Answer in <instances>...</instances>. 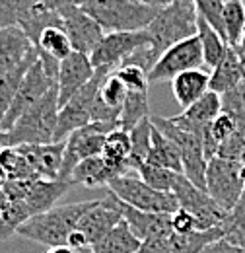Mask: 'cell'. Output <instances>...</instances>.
<instances>
[{
  "label": "cell",
  "instance_id": "6da1fadb",
  "mask_svg": "<svg viewBox=\"0 0 245 253\" xmlns=\"http://www.w3.org/2000/svg\"><path fill=\"white\" fill-rule=\"evenodd\" d=\"M59 90L57 84L43 95L30 111H26L12 128L0 132V144L18 148L26 144H51L55 142V128L59 119Z\"/></svg>",
  "mask_w": 245,
  "mask_h": 253
},
{
  "label": "cell",
  "instance_id": "7a4b0ae2",
  "mask_svg": "<svg viewBox=\"0 0 245 253\" xmlns=\"http://www.w3.org/2000/svg\"><path fill=\"white\" fill-rule=\"evenodd\" d=\"M97 201L61 205V207H53L45 212L33 214L18 226L16 234H20L22 238L31 240V242L43 244L47 248L66 246L70 232L78 228L80 220L97 205Z\"/></svg>",
  "mask_w": 245,
  "mask_h": 253
},
{
  "label": "cell",
  "instance_id": "3957f363",
  "mask_svg": "<svg viewBox=\"0 0 245 253\" xmlns=\"http://www.w3.org/2000/svg\"><path fill=\"white\" fill-rule=\"evenodd\" d=\"M146 30L152 37V49L158 57L171 45L195 37L199 32V14L193 0H177L160 8Z\"/></svg>",
  "mask_w": 245,
  "mask_h": 253
},
{
  "label": "cell",
  "instance_id": "277c9868",
  "mask_svg": "<svg viewBox=\"0 0 245 253\" xmlns=\"http://www.w3.org/2000/svg\"><path fill=\"white\" fill-rule=\"evenodd\" d=\"M80 8H84L105 33L146 30L160 10L140 0H92Z\"/></svg>",
  "mask_w": 245,
  "mask_h": 253
},
{
  "label": "cell",
  "instance_id": "5b68a950",
  "mask_svg": "<svg viewBox=\"0 0 245 253\" xmlns=\"http://www.w3.org/2000/svg\"><path fill=\"white\" fill-rule=\"evenodd\" d=\"M107 189L111 191L121 203L128 205V207H134L138 211L173 214L179 209L175 193L156 191L148 183H144L140 177H134L130 173L111 179L107 183Z\"/></svg>",
  "mask_w": 245,
  "mask_h": 253
},
{
  "label": "cell",
  "instance_id": "8992f818",
  "mask_svg": "<svg viewBox=\"0 0 245 253\" xmlns=\"http://www.w3.org/2000/svg\"><path fill=\"white\" fill-rule=\"evenodd\" d=\"M154 126H158L165 136H169L181 150V162H183V175L201 189H206V166L208 160L204 156L203 148V136L183 130L167 117H154Z\"/></svg>",
  "mask_w": 245,
  "mask_h": 253
},
{
  "label": "cell",
  "instance_id": "52a82bcc",
  "mask_svg": "<svg viewBox=\"0 0 245 253\" xmlns=\"http://www.w3.org/2000/svg\"><path fill=\"white\" fill-rule=\"evenodd\" d=\"M119 126L109 125V123H88L86 126L76 128L66 140H64V158H62L61 181H70V175L74 168L86 158L99 156L105 146V138L111 130Z\"/></svg>",
  "mask_w": 245,
  "mask_h": 253
},
{
  "label": "cell",
  "instance_id": "ba28073f",
  "mask_svg": "<svg viewBox=\"0 0 245 253\" xmlns=\"http://www.w3.org/2000/svg\"><path fill=\"white\" fill-rule=\"evenodd\" d=\"M109 74L111 72L97 68L92 80L59 109V119H57V128H55V142L66 140L76 128L86 126L92 121V103Z\"/></svg>",
  "mask_w": 245,
  "mask_h": 253
},
{
  "label": "cell",
  "instance_id": "9c48e42d",
  "mask_svg": "<svg viewBox=\"0 0 245 253\" xmlns=\"http://www.w3.org/2000/svg\"><path fill=\"white\" fill-rule=\"evenodd\" d=\"M148 43H152L148 30L105 33L101 37V41L97 43V47L92 51L90 61L95 70L101 68V70H107L113 74L136 49H140Z\"/></svg>",
  "mask_w": 245,
  "mask_h": 253
},
{
  "label": "cell",
  "instance_id": "30bf717a",
  "mask_svg": "<svg viewBox=\"0 0 245 253\" xmlns=\"http://www.w3.org/2000/svg\"><path fill=\"white\" fill-rule=\"evenodd\" d=\"M203 64H204L203 47H201L199 37L195 35V37H189V39L171 45L169 49L162 53V57L156 61L152 70L148 72V82L150 84L171 82L177 74L193 70V68H201Z\"/></svg>",
  "mask_w": 245,
  "mask_h": 253
},
{
  "label": "cell",
  "instance_id": "8fae6325",
  "mask_svg": "<svg viewBox=\"0 0 245 253\" xmlns=\"http://www.w3.org/2000/svg\"><path fill=\"white\" fill-rule=\"evenodd\" d=\"M245 185L242 181V164L234 160L212 158L206 166V193L228 212L240 201Z\"/></svg>",
  "mask_w": 245,
  "mask_h": 253
},
{
  "label": "cell",
  "instance_id": "7c38bea8",
  "mask_svg": "<svg viewBox=\"0 0 245 253\" xmlns=\"http://www.w3.org/2000/svg\"><path fill=\"white\" fill-rule=\"evenodd\" d=\"M55 84H57V80L47 72V68L43 66V63L39 61V55H37V61L31 64L30 70L26 72V76H24L20 88H18V94H16L10 109H8V113H6V117H4V121H2V125H0V132L12 128V125L26 111H30L31 107L47 94Z\"/></svg>",
  "mask_w": 245,
  "mask_h": 253
},
{
  "label": "cell",
  "instance_id": "4fadbf2b",
  "mask_svg": "<svg viewBox=\"0 0 245 253\" xmlns=\"http://www.w3.org/2000/svg\"><path fill=\"white\" fill-rule=\"evenodd\" d=\"M173 193L177 197L179 207L189 211L197 218L199 230L220 228V224L226 218V211L206 193V189H201L195 183H191L183 173L177 175Z\"/></svg>",
  "mask_w": 245,
  "mask_h": 253
},
{
  "label": "cell",
  "instance_id": "5bb4252c",
  "mask_svg": "<svg viewBox=\"0 0 245 253\" xmlns=\"http://www.w3.org/2000/svg\"><path fill=\"white\" fill-rule=\"evenodd\" d=\"M62 18V28L68 35L72 49L84 55H92L105 32L92 16L80 6H62L59 8Z\"/></svg>",
  "mask_w": 245,
  "mask_h": 253
},
{
  "label": "cell",
  "instance_id": "9a60e30c",
  "mask_svg": "<svg viewBox=\"0 0 245 253\" xmlns=\"http://www.w3.org/2000/svg\"><path fill=\"white\" fill-rule=\"evenodd\" d=\"M95 74L90 55L72 51L66 59L59 63L57 74V90H59V105H64L72 95H76Z\"/></svg>",
  "mask_w": 245,
  "mask_h": 253
},
{
  "label": "cell",
  "instance_id": "2e32d148",
  "mask_svg": "<svg viewBox=\"0 0 245 253\" xmlns=\"http://www.w3.org/2000/svg\"><path fill=\"white\" fill-rule=\"evenodd\" d=\"M121 220H122L121 201H119L111 191H107V195H105L103 199H99L97 205L80 220L78 230H82V232L86 234L88 242L93 246V244L99 242L109 230H113Z\"/></svg>",
  "mask_w": 245,
  "mask_h": 253
},
{
  "label": "cell",
  "instance_id": "e0dca14e",
  "mask_svg": "<svg viewBox=\"0 0 245 253\" xmlns=\"http://www.w3.org/2000/svg\"><path fill=\"white\" fill-rule=\"evenodd\" d=\"M220 113H222L220 94L208 90L203 97H199L195 103L185 107L183 113H179L175 117H169V119L173 121V125H177L179 128L203 136L206 132V128L210 126V123L214 121Z\"/></svg>",
  "mask_w": 245,
  "mask_h": 253
},
{
  "label": "cell",
  "instance_id": "ac0fdd59",
  "mask_svg": "<svg viewBox=\"0 0 245 253\" xmlns=\"http://www.w3.org/2000/svg\"><path fill=\"white\" fill-rule=\"evenodd\" d=\"M30 164L31 171L43 179H59L62 158H64V140L51 144H26L18 146Z\"/></svg>",
  "mask_w": 245,
  "mask_h": 253
},
{
  "label": "cell",
  "instance_id": "d6986e66",
  "mask_svg": "<svg viewBox=\"0 0 245 253\" xmlns=\"http://www.w3.org/2000/svg\"><path fill=\"white\" fill-rule=\"evenodd\" d=\"M122 205V218L126 220L132 234L140 240H154V238H169L173 228H171V214H160V212H146L138 211L134 207Z\"/></svg>",
  "mask_w": 245,
  "mask_h": 253
},
{
  "label": "cell",
  "instance_id": "ffe728a7",
  "mask_svg": "<svg viewBox=\"0 0 245 253\" xmlns=\"http://www.w3.org/2000/svg\"><path fill=\"white\" fill-rule=\"evenodd\" d=\"M70 185H72L70 181L35 177V179L28 181V187H26L22 203L28 207L31 216L39 214V212H45V211L55 207V203L61 199L64 195V191L68 189Z\"/></svg>",
  "mask_w": 245,
  "mask_h": 253
},
{
  "label": "cell",
  "instance_id": "44dd1931",
  "mask_svg": "<svg viewBox=\"0 0 245 253\" xmlns=\"http://www.w3.org/2000/svg\"><path fill=\"white\" fill-rule=\"evenodd\" d=\"M33 51V43L22 28L10 26L0 30V74L20 66Z\"/></svg>",
  "mask_w": 245,
  "mask_h": 253
},
{
  "label": "cell",
  "instance_id": "7402d4cb",
  "mask_svg": "<svg viewBox=\"0 0 245 253\" xmlns=\"http://www.w3.org/2000/svg\"><path fill=\"white\" fill-rule=\"evenodd\" d=\"M210 90V74L203 68H193L177 74L171 80V92L175 101L181 107H189L191 103H195L199 97L206 94Z\"/></svg>",
  "mask_w": 245,
  "mask_h": 253
},
{
  "label": "cell",
  "instance_id": "603a6c76",
  "mask_svg": "<svg viewBox=\"0 0 245 253\" xmlns=\"http://www.w3.org/2000/svg\"><path fill=\"white\" fill-rule=\"evenodd\" d=\"M244 72H242V64L236 47H230L228 53L224 55V59L216 64L210 72V90L216 94H226L228 90L236 88L238 84H242Z\"/></svg>",
  "mask_w": 245,
  "mask_h": 253
},
{
  "label": "cell",
  "instance_id": "cb8c5ba5",
  "mask_svg": "<svg viewBox=\"0 0 245 253\" xmlns=\"http://www.w3.org/2000/svg\"><path fill=\"white\" fill-rule=\"evenodd\" d=\"M148 164L160 166V168H167L171 171L183 173V162H181V150L179 146L165 136L158 126L152 128V144H150V152H148Z\"/></svg>",
  "mask_w": 245,
  "mask_h": 253
},
{
  "label": "cell",
  "instance_id": "d4e9b609",
  "mask_svg": "<svg viewBox=\"0 0 245 253\" xmlns=\"http://www.w3.org/2000/svg\"><path fill=\"white\" fill-rule=\"evenodd\" d=\"M140 240L132 234L126 220L122 218L113 230H109L99 242L92 246L93 253H136L140 248Z\"/></svg>",
  "mask_w": 245,
  "mask_h": 253
},
{
  "label": "cell",
  "instance_id": "484cf974",
  "mask_svg": "<svg viewBox=\"0 0 245 253\" xmlns=\"http://www.w3.org/2000/svg\"><path fill=\"white\" fill-rule=\"evenodd\" d=\"M35 61H37V51L33 49L30 55H28V59L20 64V66L12 68L6 74H0V125H2V121H4V117L8 113V109H10V105L14 101V97L18 94V88H20L26 72L30 70V66Z\"/></svg>",
  "mask_w": 245,
  "mask_h": 253
},
{
  "label": "cell",
  "instance_id": "4316f807",
  "mask_svg": "<svg viewBox=\"0 0 245 253\" xmlns=\"http://www.w3.org/2000/svg\"><path fill=\"white\" fill-rule=\"evenodd\" d=\"M111 179H113V175L107 169L101 154L82 160L70 175L72 185H86V187H101V185H107Z\"/></svg>",
  "mask_w": 245,
  "mask_h": 253
},
{
  "label": "cell",
  "instance_id": "83f0119b",
  "mask_svg": "<svg viewBox=\"0 0 245 253\" xmlns=\"http://www.w3.org/2000/svg\"><path fill=\"white\" fill-rule=\"evenodd\" d=\"M197 37L203 47V57H204V66H210V70L224 59V55L230 49V43L216 32L212 26H208L203 18H199V32Z\"/></svg>",
  "mask_w": 245,
  "mask_h": 253
},
{
  "label": "cell",
  "instance_id": "f1b7e54d",
  "mask_svg": "<svg viewBox=\"0 0 245 253\" xmlns=\"http://www.w3.org/2000/svg\"><path fill=\"white\" fill-rule=\"evenodd\" d=\"M224 238L220 228H210V230H195L189 234H175L171 232L169 236V246L173 253H199L204 250L208 244Z\"/></svg>",
  "mask_w": 245,
  "mask_h": 253
},
{
  "label": "cell",
  "instance_id": "f546056e",
  "mask_svg": "<svg viewBox=\"0 0 245 253\" xmlns=\"http://www.w3.org/2000/svg\"><path fill=\"white\" fill-rule=\"evenodd\" d=\"M30 211L22 201H10L0 187V240L16 234L18 226L30 218Z\"/></svg>",
  "mask_w": 245,
  "mask_h": 253
},
{
  "label": "cell",
  "instance_id": "4dcf8cb0",
  "mask_svg": "<svg viewBox=\"0 0 245 253\" xmlns=\"http://www.w3.org/2000/svg\"><path fill=\"white\" fill-rule=\"evenodd\" d=\"M152 117H146L130 130V142H132V150H130V158H128L130 171L132 169L136 171L148 158L150 144H152Z\"/></svg>",
  "mask_w": 245,
  "mask_h": 253
},
{
  "label": "cell",
  "instance_id": "1f68e13d",
  "mask_svg": "<svg viewBox=\"0 0 245 253\" xmlns=\"http://www.w3.org/2000/svg\"><path fill=\"white\" fill-rule=\"evenodd\" d=\"M150 117V103L148 92H128L121 109L119 126L124 130H132L142 119Z\"/></svg>",
  "mask_w": 245,
  "mask_h": 253
},
{
  "label": "cell",
  "instance_id": "d6a6232c",
  "mask_svg": "<svg viewBox=\"0 0 245 253\" xmlns=\"http://www.w3.org/2000/svg\"><path fill=\"white\" fill-rule=\"evenodd\" d=\"M220 230L228 242L238 248L245 246V191L232 211L226 212V218L220 224Z\"/></svg>",
  "mask_w": 245,
  "mask_h": 253
},
{
  "label": "cell",
  "instance_id": "836d02e7",
  "mask_svg": "<svg viewBox=\"0 0 245 253\" xmlns=\"http://www.w3.org/2000/svg\"><path fill=\"white\" fill-rule=\"evenodd\" d=\"M224 35L230 47H238L245 28V6L242 0H226L224 4Z\"/></svg>",
  "mask_w": 245,
  "mask_h": 253
},
{
  "label": "cell",
  "instance_id": "e575fe53",
  "mask_svg": "<svg viewBox=\"0 0 245 253\" xmlns=\"http://www.w3.org/2000/svg\"><path fill=\"white\" fill-rule=\"evenodd\" d=\"M138 177L148 183L152 189L156 191H165V193H173V187H175V181H177V171H171L167 168H160V166H154V164H148L144 162L138 169H136Z\"/></svg>",
  "mask_w": 245,
  "mask_h": 253
},
{
  "label": "cell",
  "instance_id": "d590c367",
  "mask_svg": "<svg viewBox=\"0 0 245 253\" xmlns=\"http://www.w3.org/2000/svg\"><path fill=\"white\" fill-rule=\"evenodd\" d=\"M222 101V113L230 115L240 132L245 134V80L236 88L228 90L226 94H220Z\"/></svg>",
  "mask_w": 245,
  "mask_h": 253
},
{
  "label": "cell",
  "instance_id": "8d00e7d4",
  "mask_svg": "<svg viewBox=\"0 0 245 253\" xmlns=\"http://www.w3.org/2000/svg\"><path fill=\"white\" fill-rule=\"evenodd\" d=\"M41 4L39 0H0V30L20 26L31 10Z\"/></svg>",
  "mask_w": 245,
  "mask_h": 253
},
{
  "label": "cell",
  "instance_id": "74e56055",
  "mask_svg": "<svg viewBox=\"0 0 245 253\" xmlns=\"http://www.w3.org/2000/svg\"><path fill=\"white\" fill-rule=\"evenodd\" d=\"M199 18H203L208 26H212L216 32L220 33L224 39V4L226 0H193Z\"/></svg>",
  "mask_w": 245,
  "mask_h": 253
},
{
  "label": "cell",
  "instance_id": "f35d334b",
  "mask_svg": "<svg viewBox=\"0 0 245 253\" xmlns=\"http://www.w3.org/2000/svg\"><path fill=\"white\" fill-rule=\"evenodd\" d=\"M122 84L126 86L128 92H148V72L136 64H121L113 72Z\"/></svg>",
  "mask_w": 245,
  "mask_h": 253
},
{
  "label": "cell",
  "instance_id": "ab89813d",
  "mask_svg": "<svg viewBox=\"0 0 245 253\" xmlns=\"http://www.w3.org/2000/svg\"><path fill=\"white\" fill-rule=\"evenodd\" d=\"M99 95H101V99H103L109 107L121 111L122 103H124V99H126V95H128V90H126V86L122 84L115 74H109V76L105 78L101 90H99Z\"/></svg>",
  "mask_w": 245,
  "mask_h": 253
},
{
  "label": "cell",
  "instance_id": "60d3db41",
  "mask_svg": "<svg viewBox=\"0 0 245 253\" xmlns=\"http://www.w3.org/2000/svg\"><path fill=\"white\" fill-rule=\"evenodd\" d=\"M244 148H245V134H242V132L238 130V132H234L230 138H226L224 142L218 144V152H216V156H218V158H224V160L240 162Z\"/></svg>",
  "mask_w": 245,
  "mask_h": 253
},
{
  "label": "cell",
  "instance_id": "b9f144b4",
  "mask_svg": "<svg viewBox=\"0 0 245 253\" xmlns=\"http://www.w3.org/2000/svg\"><path fill=\"white\" fill-rule=\"evenodd\" d=\"M119 119H121V111L109 107L99 94L95 95L92 103V121L90 123H109V125L119 126Z\"/></svg>",
  "mask_w": 245,
  "mask_h": 253
},
{
  "label": "cell",
  "instance_id": "7bdbcfd3",
  "mask_svg": "<svg viewBox=\"0 0 245 253\" xmlns=\"http://www.w3.org/2000/svg\"><path fill=\"white\" fill-rule=\"evenodd\" d=\"M234 132H238V126L234 123V119L230 115H226V113H220L214 121L210 123V134L214 136V140L218 144L224 142L226 138H230Z\"/></svg>",
  "mask_w": 245,
  "mask_h": 253
},
{
  "label": "cell",
  "instance_id": "ee69618b",
  "mask_svg": "<svg viewBox=\"0 0 245 253\" xmlns=\"http://www.w3.org/2000/svg\"><path fill=\"white\" fill-rule=\"evenodd\" d=\"M171 228L175 234H189V232H195L199 230V224H197V218L185 211V209H177L173 214H171Z\"/></svg>",
  "mask_w": 245,
  "mask_h": 253
},
{
  "label": "cell",
  "instance_id": "f6af8a7d",
  "mask_svg": "<svg viewBox=\"0 0 245 253\" xmlns=\"http://www.w3.org/2000/svg\"><path fill=\"white\" fill-rule=\"evenodd\" d=\"M136 253H173L169 246V238H154L140 244Z\"/></svg>",
  "mask_w": 245,
  "mask_h": 253
},
{
  "label": "cell",
  "instance_id": "bcb514c9",
  "mask_svg": "<svg viewBox=\"0 0 245 253\" xmlns=\"http://www.w3.org/2000/svg\"><path fill=\"white\" fill-rule=\"evenodd\" d=\"M242 248H238V246H234L232 242H228L226 238H220V240H216L212 244H208L204 250H201L199 253H240Z\"/></svg>",
  "mask_w": 245,
  "mask_h": 253
},
{
  "label": "cell",
  "instance_id": "7dc6e473",
  "mask_svg": "<svg viewBox=\"0 0 245 253\" xmlns=\"http://www.w3.org/2000/svg\"><path fill=\"white\" fill-rule=\"evenodd\" d=\"M88 2H92V0H45V4L55 10H59L62 6H86Z\"/></svg>",
  "mask_w": 245,
  "mask_h": 253
},
{
  "label": "cell",
  "instance_id": "c3c4849f",
  "mask_svg": "<svg viewBox=\"0 0 245 253\" xmlns=\"http://www.w3.org/2000/svg\"><path fill=\"white\" fill-rule=\"evenodd\" d=\"M140 2H144L148 6H154V8H163V6H169V4H173L177 0H140Z\"/></svg>",
  "mask_w": 245,
  "mask_h": 253
},
{
  "label": "cell",
  "instance_id": "681fc988",
  "mask_svg": "<svg viewBox=\"0 0 245 253\" xmlns=\"http://www.w3.org/2000/svg\"><path fill=\"white\" fill-rule=\"evenodd\" d=\"M45 253H76L72 248H68V246H55V248H49Z\"/></svg>",
  "mask_w": 245,
  "mask_h": 253
},
{
  "label": "cell",
  "instance_id": "f907efd6",
  "mask_svg": "<svg viewBox=\"0 0 245 253\" xmlns=\"http://www.w3.org/2000/svg\"><path fill=\"white\" fill-rule=\"evenodd\" d=\"M236 51H238L240 64H242V72H244V78H245V49H242V47H236Z\"/></svg>",
  "mask_w": 245,
  "mask_h": 253
},
{
  "label": "cell",
  "instance_id": "816d5d0a",
  "mask_svg": "<svg viewBox=\"0 0 245 253\" xmlns=\"http://www.w3.org/2000/svg\"><path fill=\"white\" fill-rule=\"evenodd\" d=\"M238 47L245 49V28H244V33H242V39H240V45H238Z\"/></svg>",
  "mask_w": 245,
  "mask_h": 253
},
{
  "label": "cell",
  "instance_id": "f5cc1de1",
  "mask_svg": "<svg viewBox=\"0 0 245 253\" xmlns=\"http://www.w3.org/2000/svg\"><path fill=\"white\" fill-rule=\"evenodd\" d=\"M240 164H242V166H245V148H244V152H242V158H240Z\"/></svg>",
  "mask_w": 245,
  "mask_h": 253
},
{
  "label": "cell",
  "instance_id": "db71d44e",
  "mask_svg": "<svg viewBox=\"0 0 245 253\" xmlns=\"http://www.w3.org/2000/svg\"><path fill=\"white\" fill-rule=\"evenodd\" d=\"M242 181H244L245 185V166H242Z\"/></svg>",
  "mask_w": 245,
  "mask_h": 253
},
{
  "label": "cell",
  "instance_id": "11a10c76",
  "mask_svg": "<svg viewBox=\"0 0 245 253\" xmlns=\"http://www.w3.org/2000/svg\"><path fill=\"white\" fill-rule=\"evenodd\" d=\"M76 253H93L92 248H88V250H82V252H76Z\"/></svg>",
  "mask_w": 245,
  "mask_h": 253
},
{
  "label": "cell",
  "instance_id": "9f6ffc18",
  "mask_svg": "<svg viewBox=\"0 0 245 253\" xmlns=\"http://www.w3.org/2000/svg\"><path fill=\"white\" fill-rule=\"evenodd\" d=\"M240 253H245V246L242 248V250H240Z\"/></svg>",
  "mask_w": 245,
  "mask_h": 253
},
{
  "label": "cell",
  "instance_id": "6f0895ef",
  "mask_svg": "<svg viewBox=\"0 0 245 253\" xmlns=\"http://www.w3.org/2000/svg\"><path fill=\"white\" fill-rule=\"evenodd\" d=\"M242 2H244V6H245V0H242Z\"/></svg>",
  "mask_w": 245,
  "mask_h": 253
},
{
  "label": "cell",
  "instance_id": "680465c9",
  "mask_svg": "<svg viewBox=\"0 0 245 253\" xmlns=\"http://www.w3.org/2000/svg\"><path fill=\"white\" fill-rule=\"evenodd\" d=\"M39 2H45V0H39Z\"/></svg>",
  "mask_w": 245,
  "mask_h": 253
}]
</instances>
